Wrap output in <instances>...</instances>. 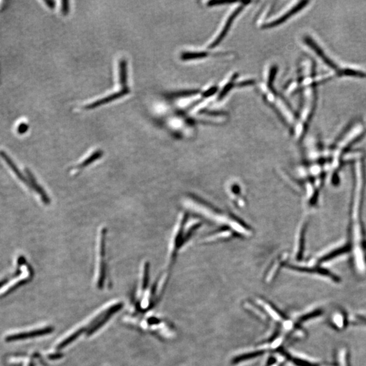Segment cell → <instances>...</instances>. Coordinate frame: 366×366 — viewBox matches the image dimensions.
Returning <instances> with one entry per match:
<instances>
[{"instance_id": "8", "label": "cell", "mask_w": 366, "mask_h": 366, "mask_svg": "<svg viewBox=\"0 0 366 366\" xmlns=\"http://www.w3.org/2000/svg\"><path fill=\"white\" fill-rule=\"evenodd\" d=\"M335 78H354L359 79H366L365 69L353 66V65H344L340 66L338 71L334 74Z\"/></svg>"}, {"instance_id": "21", "label": "cell", "mask_w": 366, "mask_h": 366, "mask_svg": "<svg viewBox=\"0 0 366 366\" xmlns=\"http://www.w3.org/2000/svg\"><path fill=\"white\" fill-rule=\"evenodd\" d=\"M231 4H233V3H230V2H215V1H212L210 2V3H208V7H219V6L222 5H231Z\"/></svg>"}, {"instance_id": "2", "label": "cell", "mask_w": 366, "mask_h": 366, "mask_svg": "<svg viewBox=\"0 0 366 366\" xmlns=\"http://www.w3.org/2000/svg\"><path fill=\"white\" fill-rule=\"evenodd\" d=\"M304 43L315 54L316 56L322 61L323 64L327 67L331 72L336 73L340 68V64H338L334 59L329 55L328 52L325 51L324 48L316 41L311 36H306L304 38Z\"/></svg>"}, {"instance_id": "7", "label": "cell", "mask_w": 366, "mask_h": 366, "mask_svg": "<svg viewBox=\"0 0 366 366\" xmlns=\"http://www.w3.org/2000/svg\"><path fill=\"white\" fill-rule=\"evenodd\" d=\"M329 321L336 330L342 331L345 330L348 327L350 319L344 310L337 308L331 312Z\"/></svg>"}, {"instance_id": "15", "label": "cell", "mask_w": 366, "mask_h": 366, "mask_svg": "<svg viewBox=\"0 0 366 366\" xmlns=\"http://www.w3.org/2000/svg\"><path fill=\"white\" fill-rule=\"evenodd\" d=\"M128 65L125 59H122L119 63V80L123 88H128Z\"/></svg>"}, {"instance_id": "5", "label": "cell", "mask_w": 366, "mask_h": 366, "mask_svg": "<svg viewBox=\"0 0 366 366\" xmlns=\"http://www.w3.org/2000/svg\"><path fill=\"white\" fill-rule=\"evenodd\" d=\"M309 3L310 2L308 1H300L295 3L292 7L288 8L285 12L281 13V15H279L278 17L263 25L262 27V29H271L281 26L292 18L294 15L298 14L302 10L307 7Z\"/></svg>"}, {"instance_id": "13", "label": "cell", "mask_w": 366, "mask_h": 366, "mask_svg": "<svg viewBox=\"0 0 366 366\" xmlns=\"http://www.w3.org/2000/svg\"><path fill=\"white\" fill-rule=\"evenodd\" d=\"M0 156L2 157V158H3V160H5V162H7V164L10 166V168H11V170L14 172V173L16 174L17 177H18L21 181L24 182V183L28 184V185L30 186V182H29L28 180L25 177V176L22 174V172H21L20 170L17 168V165L13 162L11 158H10L9 155H8L5 151H0Z\"/></svg>"}, {"instance_id": "14", "label": "cell", "mask_w": 366, "mask_h": 366, "mask_svg": "<svg viewBox=\"0 0 366 366\" xmlns=\"http://www.w3.org/2000/svg\"><path fill=\"white\" fill-rule=\"evenodd\" d=\"M51 329L47 328L39 329V330L31 331V332L20 333V334H13L11 335V336H8L7 338V340L13 341L21 340V339L32 338V337H35L36 336H40V335L47 334V333L49 332V331H51Z\"/></svg>"}, {"instance_id": "17", "label": "cell", "mask_w": 366, "mask_h": 366, "mask_svg": "<svg viewBox=\"0 0 366 366\" xmlns=\"http://www.w3.org/2000/svg\"><path fill=\"white\" fill-rule=\"evenodd\" d=\"M200 93V91L199 90L193 89V90H185V91H181L179 92H175V93L170 94L168 97L172 98V99H179V98L189 97L191 96H195Z\"/></svg>"}, {"instance_id": "19", "label": "cell", "mask_w": 366, "mask_h": 366, "mask_svg": "<svg viewBox=\"0 0 366 366\" xmlns=\"http://www.w3.org/2000/svg\"><path fill=\"white\" fill-rule=\"evenodd\" d=\"M351 319L352 322L354 324L366 327V314H354Z\"/></svg>"}, {"instance_id": "10", "label": "cell", "mask_w": 366, "mask_h": 366, "mask_svg": "<svg viewBox=\"0 0 366 366\" xmlns=\"http://www.w3.org/2000/svg\"><path fill=\"white\" fill-rule=\"evenodd\" d=\"M335 366H350V352L346 346H339L336 352Z\"/></svg>"}, {"instance_id": "18", "label": "cell", "mask_w": 366, "mask_h": 366, "mask_svg": "<svg viewBox=\"0 0 366 366\" xmlns=\"http://www.w3.org/2000/svg\"><path fill=\"white\" fill-rule=\"evenodd\" d=\"M103 154V151L98 150L97 151H95V152H94L91 156L88 157V158H86L85 160H84L83 162L79 165V166H78V167H77L78 168H77V169H82V168L85 167V166H87L88 165L92 164V162H95V161L97 160L98 159L101 158Z\"/></svg>"}, {"instance_id": "9", "label": "cell", "mask_w": 366, "mask_h": 366, "mask_svg": "<svg viewBox=\"0 0 366 366\" xmlns=\"http://www.w3.org/2000/svg\"><path fill=\"white\" fill-rule=\"evenodd\" d=\"M129 93V88H123V89L121 90V91H120L117 92V93H115L114 94H112V95L107 96V97L103 98V99H102L97 100V101H95V102H93L91 103V104L86 105V106L85 107V109H93L97 108V107L103 106V105L107 104V103L113 102V101H116V100L120 99V98L123 97H124V96H126Z\"/></svg>"}, {"instance_id": "20", "label": "cell", "mask_w": 366, "mask_h": 366, "mask_svg": "<svg viewBox=\"0 0 366 366\" xmlns=\"http://www.w3.org/2000/svg\"><path fill=\"white\" fill-rule=\"evenodd\" d=\"M70 2L63 1L61 3V12L63 15H68L70 13Z\"/></svg>"}, {"instance_id": "6", "label": "cell", "mask_w": 366, "mask_h": 366, "mask_svg": "<svg viewBox=\"0 0 366 366\" xmlns=\"http://www.w3.org/2000/svg\"><path fill=\"white\" fill-rule=\"evenodd\" d=\"M289 269L300 272V273H306L308 274H313V275L321 276L325 279H329V281H332L334 283H340V278L336 274L331 273L330 271L324 268L319 267V266H301L295 265V264H287V266Z\"/></svg>"}, {"instance_id": "4", "label": "cell", "mask_w": 366, "mask_h": 366, "mask_svg": "<svg viewBox=\"0 0 366 366\" xmlns=\"http://www.w3.org/2000/svg\"><path fill=\"white\" fill-rule=\"evenodd\" d=\"M285 363L291 366H335L334 363H325L306 354L296 353L289 350L285 355Z\"/></svg>"}, {"instance_id": "25", "label": "cell", "mask_w": 366, "mask_h": 366, "mask_svg": "<svg viewBox=\"0 0 366 366\" xmlns=\"http://www.w3.org/2000/svg\"><path fill=\"white\" fill-rule=\"evenodd\" d=\"M7 280H4V281H0V287H1L2 285H3L4 284H5V283H7Z\"/></svg>"}, {"instance_id": "12", "label": "cell", "mask_w": 366, "mask_h": 366, "mask_svg": "<svg viewBox=\"0 0 366 366\" xmlns=\"http://www.w3.org/2000/svg\"><path fill=\"white\" fill-rule=\"evenodd\" d=\"M214 55L215 54L206 51H187L181 54V59L183 61L196 60L214 56Z\"/></svg>"}, {"instance_id": "3", "label": "cell", "mask_w": 366, "mask_h": 366, "mask_svg": "<svg viewBox=\"0 0 366 366\" xmlns=\"http://www.w3.org/2000/svg\"><path fill=\"white\" fill-rule=\"evenodd\" d=\"M249 3H241L239 4V6H237V7H235L233 9V11L230 13L229 16L226 19L225 24L222 26V28L218 32L217 35L209 44L208 49H214V48L218 47L223 41L226 36H227L228 33L231 30V27L233 26V23H234L235 19H237V16L242 12L243 10L246 8Z\"/></svg>"}, {"instance_id": "16", "label": "cell", "mask_w": 366, "mask_h": 366, "mask_svg": "<svg viewBox=\"0 0 366 366\" xmlns=\"http://www.w3.org/2000/svg\"><path fill=\"white\" fill-rule=\"evenodd\" d=\"M349 250L350 246L348 244L346 245V246L340 247V248H337L335 250L331 251V252L325 254L322 257L319 258V262L320 263H321V262L329 261V260L333 259V258L340 256L341 254H345V253L348 252Z\"/></svg>"}, {"instance_id": "23", "label": "cell", "mask_w": 366, "mask_h": 366, "mask_svg": "<svg viewBox=\"0 0 366 366\" xmlns=\"http://www.w3.org/2000/svg\"><path fill=\"white\" fill-rule=\"evenodd\" d=\"M28 130V126L26 124L22 123L18 127V132L20 134L26 133Z\"/></svg>"}, {"instance_id": "24", "label": "cell", "mask_w": 366, "mask_h": 366, "mask_svg": "<svg viewBox=\"0 0 366 366\" xmlns=\"http://www.w3.org/2000/svg\"><path fill=\"white\" fill-rule=\"evenodd\" d=\"M46 5L48 6L50 8V9H55V1H52V0H47V1H45Z\"/></svg>"}, {"instance_id": "1", "label": "cell", "mask_w": 366, "mask_h": 366, "mask_svg": "<svg viewBox=\"0 0 366 366\" xmlns=\"http://www.w3.org/2000/svg\"><path fill=\"white\" fill-rule=\"evenodd\" d=\"M185 205L197 215L219 225L220 229L230 230L238 237H248L252 235V229L242 220L231 214L220 211L219 209L199 197L193 195L186 197Z\"/></svg>"}, {"instance_id": "22", "label": "cell", "mask_w": 366, "mask_h": 366, "mask_svg": "<svg viewBox=\"0 0 366 366\" xmlns=\"http://www.w3.org/2000/svg\"><path fill=\"white\" fill-rule=\"evenodd\" d=\"M256 82H255L254 80H245V81H242L241 82H239V83H237L236 85L237 87H246V86H252L254 85Z\"/></svg>"}, {"instance_id": "11", "label": "cell", "mask_w": 366, "mask_h": 366, "mask_svg": "<svg viewBox=\"0 0 366 366\" xmlns=\"http://www.w3.org/2000/svg\"><path fill=\"white\" fill-rule=\"evenodd\" d=\"M26 172L27 174V176H28L30 186H32L33 189H34V190H35L36 192H37L38 194L40 195V196L41 197L42 201H43L44 204H49V197H48L47 193H46L45 191H44V189H42V187H40L39 184L37 183V181H36L34 176L33 175L32 172H31L30 170L28 169V168H26Z\"/></svg>"}]
</instances>
